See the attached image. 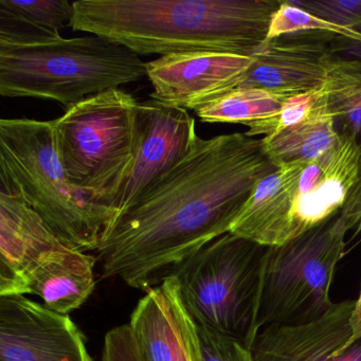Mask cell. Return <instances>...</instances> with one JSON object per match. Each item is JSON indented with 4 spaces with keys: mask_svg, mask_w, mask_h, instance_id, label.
Here are the masks:
<instances>
[{
    "mask_svg": "<svg viewBox=\"0 0 361 361\" xmlns=\"http://www.w3.org/2000/svg\"><path fill=\"white\" fill-rule=\"evenodd\" d=\"M354 300L334 303L306 324L266 325L250 346L253 361H361V338L350 324Z\"/></svg>",
    "mask_w": 361,
    "mask_h": 361,
    "instance_id": "4fadbf2b",
    "label": "cell"
},
{
    "mask_svg": "<svg viewBox=\"0 0 361 361\" xmlns=\"http://www.w3.org/2000/svg\"><path fill=\"white\" fill-rule=\"evenodd\" d=\"M138 106L134 96L115 88L71 105L54 120L56 149L67 177L94 204L111 209L132 168Z\"/></svg>",
    "mask_w": 361,
    "mask_h": 361,
    "instance_id": "52a82bcc",
    "label": "cell"
},
{
    "mask_svg": "<svg viewBox=\"0 0 361 361\" xmlns=\"http://www.w3.org/2000/svg\"><path fill=\"white\" fill-rule=\"evenodd\" d=\"M63 246L67 245L35 210L0 191V297L25 295L33 266Z\"/></svg>",
    "mask_w": 361,
    "mask_h": 361,
    "instance_id": "5bb4252c",
    "label": "cell"
},
{
    "mask_svg": "<svg viewBox=\"0 0 361 361\" xmlns=\"http://www.w3.org/2000/svg\"><path fill=\"white\" fill-rule=\"evenodd\" d=\"M348 233L341 214L282 245L268 246L259 308L266 325L306 324L324 316L334 302L329 288Z\"/></svg>",
    "mask_w": 361,
    "mask_h": 361,
    "instance_id": "ba28073f",
    "label": "cell"
},
{
    "mask_svg": "<svg viewBox=\"0 0 361 361\" xmlns=\"http://www.w3.org/2000/svg\"><path fill=\"white\" fill-rule=\"evenodd\" d=\"M0 7L54 32L69 27L75 13L73 4L66 0H0Z\"/></svg>",
    "mask_w": 361,
    "mask_h": 361,
    "instance_id": "44dd1931",
    "label": "cell"
},
{
    "mask_svg": "<svg viewBox=\"0 0 361 361\" xmlns=\"http://www.w3.org/2000/svg\"><path fill=\"white\" fill-rule=\"evenodd\" d=\"M324 90L336 130L353 137L361 147V59L335 54Z\"/></svg>",
    "mask_w": 361,
    "mask_h": 361,
    "instance_id": "e0dca14e",
    "label": "cell"
},
{
    "mask_svg": "<svg viewBox=\"0 0 361 361\" xmlns=\"http://www.w3.org/2000/svg\"><path fill=\"white\" fill-rule=\"evenodd\" d=\"M261 139L246 133L198 137L193 149L103 233L105 278L149 289L224 234L259 181L276 170Z\"/></svg>",
    "mask_w": 361,
    "mask_h": 361,
    "instance_id": "6da1fadb",
    "label": "cell"
},
{
    "mask_svg": "<svg viewBox=\"0 0 361 361\" xmlns=\"http://www.w3.org/2000/svg\"><path fill=\"white\" fill-rule=\"evenodd\" d=\"M251 58L221 52L168 54L147 63L153 100L169 107L197 113L238 90Z\"/></svg>",
    "mask_w": 361,
    "mask_h": 361,
    "instance_id": "30bf717a",
    "label": "cell"
},
{
    "mask_svg": "<svg viewBox=\"0 0 361 361\" xmlns=\"http://www.w3.org/2000/svg\"><path fill=\"white\" fill-rule=\"evenodd\" d=\"M286 99L257 88H238L198 111L204 123H234L250 126L276 117Z\"/></svg>",
    "mask_w": 361,
    "mask_h": 361,
    "instance_id": "ac0fdd59",
    "label": "cell"
},
{
    "mask_svg": "<svg viewBox=\"0 0 361 361\" xmlns=\"http://www.w3.org/2000/svg\"><path fill=\"white\" fill-rule=\"evenodd\" d=\"M331 111L261 139L270 161L276 166L310 162L329 151L339 140Z\"/></svg>",
    "mask_w": 361,
    "mask_h": 361,
    "instance_id": "2e32d148",
    "label": "cell"
},
{
    "mask_svg": "<svg viewBox=\"0 0 361 361\" xmlns=\"http://www.w3.org/2000/svg\"><path fill=\"white\" fill-rule=\"evenodd\" d=\"M100 361H147L130 324L120 325L107 331Z\"/></svg>",
    "mask_w": 361,
    "mask_h": 361,
    "instance_id": "d4e9b609",
    "label": "cell"
},
{
    "mask_svg": "<svg viewBox=\"0 0 361 361\" xmlns=\"http://www.w3.org/2000/svg\"><path fill=\"white\" fill-rule=\"evenodd\" d=\"M268 246L226 233L175 268L174 278L185 312L250 348L259 333L264 259Z\"/></svg>",
    "mask_w": 361,
    "mask_h": 361,
    "instance_id": "8992f818",
    "label": "cell"
},
{
    "mask_svg": "<svg viewBox=\"0 0 361 361\" xmlns=\"http://www.w3.org/2000/svg\"><path fill=\"white\" fill-rule=\"evenodd\" d=\"M342 219L348 231L354 232V236L361 234V156L358 164V178L350 192L348 202L341 212Z\"/></svg>",
    "mask_w": 361,
    "mask_h": 361,
    "instance_id": "484cf974",
    "label": "cell"
},
{
    "mask_svg": "<svg viewBox=\"0 0 361 361\" xmlns=\"http://www.w3.org/2000/svg\"><path fill=\"white\" fill-rule=\"evenodd\" d=\"M147 77V63L98 35L32 43L0 42V94L56 101L68 109Z\"/></svg>",
    "mask_w": 361,
    "mask_h": 361,
    "instance_id": "5b68a950",
    "label": "cell"
},
{
    "mask_svg": "<svg viewBox=\"0 0 361 361\" xmlns=\"http://www.w3.org/2000/svg\"><path fill=\"white\" fill-rule=\"evenodd\" d=\"M198 137L195 119L189 111L153 99L139 103L136 154L111 204L115 221L191 152Z\"/></svg>",
    "mask_w": 361,
    "mask_h": 361,
    "instance_id": "9c48e42d",
    "label": "cell"
},
{
    "mask_svg": "<svg viewBox=\"0 0 361 361\" xmlns=\"http://www.w3.org/2000/svg\"><path fill=\"white\" fill-rule=\"evenodd\" d=\"M73 31L138 54L221 52L250 58L267 39L279 0H78Z\"/></svg>",
    "mask_w": 361,
    "mask_h": 361,
    "instance_id": "7a4b0ae2",
    "label": "cell"
},
{
    "mask_svg": "<svg viewBox=\"0 0 361 361\" xmlns=\"http://www.w3.org/2000/svg\"><path fill=\"white\" fill-rule=\"evenodd\" d=\"M326 111L329 109L326 92L323 85L318 90L287 98L279 115L250 126L246 134L249 137L259 135L271 136L285 128L307 121Z\"/></svg>",
    "mask_w": 361,
    "mask_h": 361,
    "instance_id": "d6986e66",
    "label": "cell"
},
{
    "mask_svg": "<svg viewBox=\"0 0 361 361\" xmlns=\"http://www.w3.org/2000/svg\"><path fill=\"white\" fill-rule=\"evenodd\" d=\"M331 47L335 54L340 52V50H348L346 52L350 54V58L361 59V31H356L355 39H345L336 37L331 43Z\"/></svg>",
    "mask_w": 361,
    "mask_h": 361,
    "instance_id": "4316f807",
    "label": "cell"
},
{
    "mask_svg": "<svg viewBox=\"0 0 361 361\" xmlns=\"http://www.w3.org/2000/svg\"><path fill=\"white\" fill-rule=\"evenodd\" d=\"M350 324L353 327V338L354 340L361 338V290L358 300L355 301V308L353 310Z\"/></svg>",
    "mask_w": 361,
    "mask_h": 361,
    "instance_id": "83f0119b",
    "label": "cell"
},
{
    "mask_svg": "<svg viewBox=\"0 0 361 361\" xmlns=\"http://www.w3.org/2000/svg\"><path fill=\"white\" fill-rule=\"evenodd\" d=\"M361 147L340 135L329 151L310 162L286 164L264 177L230 233L276 246L339 214L358 178Z\"/></svg>",
    "mask_w": 361,
    "mask_h": 361,
    "instance_id": "277c9868",
    "label": "cell"
},
{
    "mask_svg": "<svg viewBox=\"0 0 361 361\" xmlns=\"http://www.w3.org/2000/svg\"><path fill=\"white\" fill-rule=\"evenodd\" d=\"M336 37L303 32L266 41L250 56L252 63L238 88H257L287 99L322 87L335 56L331 43Z\"/></svg>",
    "mask_w": 361,
    "mask_h": 361,
    "instance_id": "7c38bea8",
    "label": "cell"
},
{
    "mask_svg": "<svg viewBox=\"0 0 361 361\" xmlns=\"http://www.w3.org/2000/svg\"><path fill=\"white\" fill-rule=\"evenodd\" d=\"M303 32L333 33L345 39H354L356 37L355 30L341 28L327 20L317 18L305 10L293 5L291 1H281L280 7L274 12L270 20L266 41Z\"/></svg>",
    "mask_w": 361,
    "mask_h": 361,
    "instance_id": "ffe728a7",
    "label": "cell"
},
{
    "mask_svg": "<svg viewBox=\"0 0 361 361\" xmlns=\"http://www.w3.org/2000/svg\"><path fill=\"white\" fill-rule=\"evenodd\" d=\"M0 361H94L69 316L26 295L0 297Z\"/></svg>",
    "mask_w": 361,
    "mask_h": 361,
    "instance_id": "8fae6325",
    "label": "cell"
},
{
    "mask_svg": "<svg viewBox=\"0 0 361 361\" xmlns=\"http://www.w3.org/2000/svg\"><path fill=\"white\" fill-rule=\"evenodd\" d=\"M291 4L341 28L361 31V0H291Z\"/></svg>",
    "mask_w": 361,
    "mask_h": 361,
    "instance_id": "603a6c76",
    "label": "cell"
},
{
    "mask_svg": "<svg viewBox=\"0 0 361 361\" xmlns=\"http://www.w3.org/2000/svg\"><path fill=\"white\" fill-rule=\"evenodd\" d=\"M1 191L22 200L75 250L96 251L115 211L75 189L56 149L54 121L1 119Z\"/></svg>",
    "mask_w": 361,
    "mask_h": 361,
    "instance_id": "3957f363",
    "label": "cell"
},
{
    "mask_svg": "<svg viewBox=\"0 0 361 361\" xmlns=\"http://www.w3.org/2000/svg\"><path fill=\"white\" fill-rule=\"evenodd\" d=\"M170 279L174 305L175 325H176V344L173 361H200L197 331L195 322L192 320L181 303L178 288L173 276Z\"/></svg>",
    "mask_w": 361,
    "mask_h": 361,
    "instance_id": "cb8c5ba5",
    "label": "cell"
},
{
    "mask_svg": "<svg viewBox=\"0 0 361 361\" xmlns=\"http://www.w3.org/2000/svg\"><path fill=\"white\" fill-rule=\"evenodd\" d=\"M97 262L96 257L68 246L50 251L29 271L25 295H37L52 312L68 316L94 293Z\"/></svg>",
    "mask_w": 361,
    "mask_h": 361,
    "instance_id": "9a60e30c",
    "label": "cell"
},
{
    "mask_svg": "<svg viewBox=\"0 0 361 361\" xmlns=\"http://www.w3.org/2000/svg\"><path fill=\"white\" fill-rule=\"evenodd\" d=\"M200 361H253L250 348L206 325L196 324Z\"/></svg>",
    "mask_w": 361,
    "mask_h": 361,
    "instance_id": "7402d4cb",
    "label": "cell"
}]
</instances>
